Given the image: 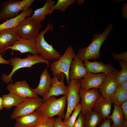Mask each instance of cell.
Returning <instances> with one entry per match:
<instances>
[{
	"instance_id": "1",
	"label": "cell",
	"mask_w": 127,
	"mask_h": 127,
	"mask_svg": "<svg viewBox=\"0 0 127 127\" xmlns=\"http://www.w3.org/2000/svg\"><path fill=\"white\" fill-rule=\"evenodd\" d=\"M113 27V24H110L102 33L93 35L91 44L86 48L79 49L75 56L82 62L92 59L95 60L99 58L101 47L111 32Z\"/></svg>"
},
{
	"instance_id": "2",
	"label": "cell",
	"mask_w": 127,
	"mask_h": 127,
	"mask_svg": "<svg viewBox=\"0 0 127 127\" xmlns=\"http://www.w3.org/2000/svg\"><path fill=\"white\" fill-rule=\"evenodd\" d=\"M67 103V95L58 99L55 96L49 97L36 110L43 118L53 117L57 115L64 119V110Z\"/></svg>"
},
{
	"instance_id": "3",
	"label": "cell",
	"mask_w": 127,
	"mask_h": 127,
	"mask_svg": "<svg viewBox=\"0 0 127 127\" xmlns=\"http://www.w3.org/2000/svg\"><path fill=\"white\" fill-rule=\"evenodd\" d=\"M8 61L11 66H13L12 70L10 73L7 75L2 74L1 79L6 83L8 84L9 82L13 83L12 79V76L17 70L24 67L31 68L34 64L40 63L46 64L48 67L49 66V62L43 58L40 55H28L26 58L21 59L19 57H14L9 59Z\"/></svg>"
},
{
	"instance_id": "4",
	"label": "cell",
	"mask_w": 127,
	"mask_h": 127,
	"mask_svg": "<svg viewBox=\"0 0 127 127\" xmlns=\"http://www.w3.org/2000/svg\"><path fill=\"white\" fill-rule=\"evenodd\" d=\"M53 25L48 23L45 29L38 34L35 40L36 48L38 54L43 58L49 61L51 60H58L61 56L60 53L56 50L52 44H49L45 40L44 35L49 30L52 31Z\"/></svg>"
},
{
	"instance_id": "5",
	"label": "cell",
	"mask_w": 127,
	"mask_h": 127,
	"mask_svg": "<svg viewBox=\"0 0 127 127\" xmlns=\"http://www.w3.org/2000/svg\"><path fill=\"white\" fill-rule=\"evenodd\" d=\"M75 55L72 46L70 45L59 59L50 64V70L52 75H60L61 73H64L67 85L70 80L69 76L70 69Z\"/></svg>"
},
{
	"instance_id": "6",
	"label": "cell",
	"mask_w": 127,
	"mask_h": 127,
	"mask_svg": "<svg viewBox=\"0 0 127 127\" xmlns=\"http://www.w3.org/2000/svg\"><path fill=\"white\" fill-rule=\"evenodd\" d=\"M35 0H8L2 1L0 10L1 19L6 20L14 18L19 14V12L29 8Z\"/></svg>"
},
{
	"instance_id": "7",
	"label": "cell",
	"mask_w": 127,
	"mask_h": 127,
	"mask_svg": "<svg viewBox=\"0 0 127 127\" xmlns=\"http://www.w3.org/2000/svg\"><path fill=\"white\" fill-rule=\"evenodd\" d=\"M42 26L40 22L26 18L15 28L16 31L19 39L35 40Z\"/></svg>"
},
{
	"instance_id": "8",
	"label": "cell",
	"mask_w": 127,
	"mask_h": 127,
	"mask_svg": "<svg viewBox=\"0 0 127 127\" xmlns=\"http://www.w3.org/2000/svg\"><path fill=\"white\" fill-rule=\"evenodd\" d=\"M67 86V107L64 122H65L70 116L72 111L79 103L80 98L79 91L80 87L79 79H70Z\"/></svg>"
},
{
	"instance_id": "9",
	"label": "cell",
	"mask_w": 127,
	"mask_h": 127,
	"mask_svg": "<svg viewBox=\"0 0 127 127\" xmlns=\"http://www.w3.org/2000/svg\"><path fill=\"white\" fill-rule=\"evenodd\" d=\"M43 103L42 99L38 96L27 97L16 107L10 118L12 119H16L19 116L31 113L35 111Z\"/></svg>"
},
{
	"instance_id": "10",
	"label": "cell",
	"mask_w": 127,
	"mask_h": 127,
	"mask_svg": "<svg viewBox=\"0 0 127 127\" xmlns=\"http://www.w3.org/2000/svg\"><path fill=\"white\" fill-rule=\"evenodd\" d=\"M97 88L86 90L80 87L79 94L81 99V112L84 116L93 110L96 101L101 96Z\"/></svg>"
},
{
	"instance_id": "11",
	"label": "cell",
	"mask_w": 127,
	"mask_h": 127,
	"mask_svg": "<svg viewBox=\"0 0 127 127\" xmlns=\"http://www.w3.org/2000/svg\"><path fill=\"white\" fill-rule=\"evenodd\" d=\"M119 71L118 69H115L107 75L99 88L102 96L109 99L115 93L117 86L115 77Z\"/></svg>"
},
{
	"instance_id": "12",
	"label": "cell",
	"mask_w": 127,
	"mask_h": 127,
	"mask_svg": "<svg viewBox=\"0 0 127 127\" xmlns=\"http://www.w3.org/2000/svg\"><path fill=\"white\" fill-rule=\"evenodd\" d=\"M60 75L61 77L60 80H58V75L53 76L52 78L50 88L47 94L42 99L43 103L52 96H58L61 95H67V86L65 85L64 82V79L65 75L64 73H61Z\"/></svg>"
},
{
	"instance_id": "13",
	"label": "cell",
	"mask_w": 127,
	"mask_h": 127,
	"mask_svg": "<svg viewBox=\"0 0 127 127\" xmlns=\"http://www.w3.org/2000/svg\"><path fill=\"white\" fill-rule=\"evenodd\" d=\"M7 89L9 92L25 99L28 97H38L31 90L29 85L26 80L18 81L15 83L8 84Z\"/></svg>"
},
{
	"instance_id": "14",
	"label": "cell",
	"mask_w": 127,
	"mask_h": 127,
	"mask_svg": "<svg viewBox=\"0 0 127 127\" xmlns=\"http://www.w3.org/2000/svg\"><path fill=\"white\" fill-rule=\"evenodd\" d=\"M19 39L16 34L15 28L0 31V54H4L8 48Z\"/></svg>"
},
{
	"instance_id": "15",
	"label": "cell",
	"mask_w": 127,
	"mask_h": 127,
	"mask_svg": "<svg viewBox=\"0 0 127 127\" xmlns=\"http://www.w3.org/2000/svg\"><path fill=\"white\" fill-rule=\"evenodd\" d=\"M107 76L103 73L96 74L89 72L84 77L79 79L80 87L86 90L99 88Z\"/></svg>"
},
{
	"instance_id": "16",
	"label": "cell",
	"mask_w": 127,
	"mask_h": 127,
	"mask_svg": "<svg viewBox=\"0 0 127 127\" xmlns=\"http://www.w3.org/2000/svg\"><path fill=\"white\" fill-rule=\"evenodd\" d=\"M39 83L36 88H31L32 91L36 95L44 98L49 92L51 85L52 78L47 67L45 68L41 74Z\"/></svg>"
},
{
	"instance_id": "17",
	"label": "cell",
	"mask_w": 127,
	"mask_h": 127,
	"mask_svg": "<svg viewBox=\"0 0 127 127\" xmlns=\"http://www.w3.org/2000/svg\"><path fill=\"white\" fill-rule=\"evenodd\" d=\"M18 51L22 54L30 52L33 55L39 54L37 50L35 40H26L19 39L7 49Z\"/></svg>"
},
{
	"instance_id": "18",
	"label": "cell",
	"mask_w": 127,
	"mask_h": 127,
	"mask_svg": "<svg viewBox=\"0 0 127 127\" xmlns=\"http://www.w3.org/2000/svg\"><path fill=\"white\" fill-rule=\"evenodd\" d=\"M43 119L38 112L34 111L16 119L14 127H34Z\"/></svg>"
},
{
	"instance_id": "19",
	"label": "cell",
	"mask_w": 127,
	"mask_h": 127,
	"mask_svg": "<svg viewBox=\"0 0 127 127\" xmlns=\"http://www.w3.org/2000/svg\"><path fill=\"white\" fill-rule=\"evenodd\" d=\"M75 56L71 65L69 76L70 79H79L89 73L84 64Z\"/></svg>"
},
{
	"instance_id": "20",
	"label": "cell",
	"mask_w": 127,
	"mask_h": 127,
	"mask_svg": "<svg viewBox=\"0 0 127 127\" xmlns=\"http://www.w3.org/2000/svg\"><path fill=\"white\" fill-rule=\"evenodd\" d=\"M112 103L108 98L101 95L95 101L93 110L98 113L105 120L111 113Z\"/></svg>"
},
{
	"instance_id": "21",
	"label": "cell",
	"mask_w": 127,
	"mask_h": 127,
	"mask_svg": "<svg viewBox=\"0 0 127 127\" xmlns=\"http://www.w3.org/2000/svg\"><path fill=\"white\" fill-rule=\"evenodd\" d=\"M84 62V65L88 71L91 73L102 72L107 75L115 69L111 64H105L102 62H98L95 60L92 62L87 60Z\"/></svg>"
},
{
	"instance_id": "22",
	"label": "cell",
	"mask_w": 127,
	"mask_h": 127,
	"mask_svg": "<svg viewBox=\"0 0 127 127\" xmlns=\"http://www.w3.org/2000/svg\"><path fill=\"white\" fill-rule=\"evenodd\" d=\"M55 3L52 0H46V2L42 7L34 10L31 16L26 18L28 19H35L41 22L45 19L47 15L51 14L54 11L51 9Z\"/></svg>"
},
{
	"instance_id": "23",
	"label": "cell",
	"mask_w": 127,
	"mask_h": 127,
	"mask_svg": "<svg viewBox=\"0 0 127 127\" xmlns=\"http://www.w3.org/2000/svg\"><path fill=\"white\" fill-rule=\"evenodd\" d=\"M33 13V9L30 8L23 11L16 16L0 24V31L8 29L15 28L22 21L27 17L31 16Z\"/></svg>"
},
{
	"instance_id": "24",
	"label": "cell",
	"mask_w": 127,
	"mask_h": 127,
	"mask_svg": "<svg viewBox=\"0 0 127 127\" xmlns=\"http://www.w3.org/2000/svg\"><path fill=\"white\" fill-rule=\"evenodd\" d=\"M2 98L3 107L8 110L12 106H17L25 99L11 92L7 94L3 95Z\"/></svg>"
},
{
	"instance_id": "25",
	"label": "cell",
	"mask_w": 127,
	"mask_h": 127,
	"mask_svg": "<svg viewBox=\"0 0 127 127\" xmlns=\"http://www.w3.org/2000/svg\"><path fill=\"white\" fill-rule=\"evenodd\" d=\"M102 119L98 113L93 110L85 115L84 125L85 127H96L99 124Z\"/></svg>"
},
{
	"instance_id": "26",
	"label": "cell",
	"mask_w": 127,
	"mask_h": 127,
	"mask_svg": "<svg viewBox=\"0 0 127 127\" xmlns=\"http://www.w3.org/2000/svg\"><path fill=\"white\" fill-rule=\"evenodd\" d=\"M114 106L112 113L108 117L113 121L112 127H121L125 120L122 111L120 106L114 104Z\"/></svg>"
},
{
	"instance_id": "27",
	"label": "cell",
	"mask_w": 127,
	"mask_h": 127,
	"mask_svg": "<svg viewBox=\"0 0 127 127\" xmlns=\"http://www.w3.org/2000/svg\"><path fill=\"white\" fill-rule=\"evenodd\" d=\"M109 99L112 103L120 106L127 100V91L123 89L119 85L117 84V89L115 92Z\"/></svg>"
},
{
	"instance_id": "28",
	"label": "cell",
	"mask_w": 127,
	"mask_h": 127,
	"mask_svg": "<svg viewBox=\"0 0 127 127\" xmlns=\"http://www.w3.org/2000/svg\"><path fill=\"white\" fill-rule=\"evenodd\" d=\"M119 66L121 67L115 77L118 84H120L127 81V62L123 60L119 61Z\"/></svg>"
},
{
	"instance_id": "29",
	"label": "cell",
	"mask_w": 127,
	"mask_h": 127,
	"mask_svg": "<svg viewBox=\"0 0 127 127\" xmlns=\"http://www.w3.org/2000/svg\"><path fill=\"white\" fill-rule=\"evenodd\" d=\"M76 2V0H58L51 9L53 11L58 10L64 12L69 6L75 4Z\"/></svg>"
},
{
	"instance_id": "30",
	"label": "cell",
	"mask_w": 127,
	"mask_h": 127,
	"mask_svg": "<svg viewBox=\"0 0 127 127\" xmlns=\"http://www.w3.org/2000/svg\"><path fill=\"white\" fill-rule=\"evenodd\" d=\"M81 103H79L76 107L71 116H70L64 123L66 127H73L76 119L81 111Z\"/></svg>"
},
{
	"instance_id": "31",
	"label": "cell",
	"mask_w": 127,
	"mask_h": 127,
	"mask_svg": "<svg viewBox=\"0 0 127 127\" xmlns=\"http://www.w3.org/2000/svg\"><path fill=\"white\" fill-rule=\"evenodd\" d=\"M54 119L53 117L43 118L34 127H54Z\"/></svg>"
},
{
	"instance_id": "32",
	"label": "cell",
	"mask_w": 127,
	"mask_h": 127,
	"mask_svg": "<svg viewBox=\"0 0 127 127\" xmlns=\"http://www.w3.org/2000/svg\"><path fill=\"white\" fill-rule=\"evenodd\" d=\"M111 55L115 60L119 61L120 60H123L127 62V51L124 52H120L119 54L113 52L111 53Z\"/></svg>"
},
{
	"instance_id": "33",
	"label": "cell",
	"mask_w": 127,
	"mask_h": 127,
	"mask_svg": "<svg viewBox=\"0 0 127 127\" xmlns=\"http://www.w3.org/2000/svg\"><path fill=\"white\" fill-rule=\"evenodd\" d=\"M78 116L73 127H85L84 123L85 116L80 112Z\"/></svg>"
},
{
	"instance_id": "34",
	"label": "cell",
	"mask_w": 127,
	"mask_h": 127,
	"mask_svg": "<svg viewBox=\"0 0 127 127\" xmlns=\"http://www.w3.org/2000/svg\"><path fill=\"white\" fill-rule=\"evenodd\" d=\"M54 127H66L62 120V119L58 117L54 118Z\"/></svg>"
},
{
	"instance_id": "35",
	"label": "cell",
	"mask_w": 127,
	"mask_h": 127,
	"mask_svg": "<svg viewBox=\"0 0 127 127\" xmlns=\"http://www.w3.org/2000/svg\"><path fill=\"white\" fill-rule=\"evenodd\" d=\"M120 106L123 114L124 119L127 120V100L122 103Z\"/></svg>"
},
{
	"instance_id": "36",
	"label": "cell",
	"mask_w": 127,
	"mask_h": 127,
	"mask_svg": "<svg viewBox=\"0 0 127 127\" xmlns=\"http://www.w3.org/2000/svg\"><path fill=\"white\" fill-rule=\"evenodd\" d=\"M111 119L108 117L99 127H112L111 125Z\"/></svg>"
},
{
	"instance_id": "37",
	"label": "cell",
	"mask_w": 127,
	"mask_h": 127,
	"mask_svg": "<svg viewBox=\"0 0 127 127\" xmlns=\"http://www.w3.org/2000/svg\"><path fill=\"white\" fill-rule=\"evenodd\" d=\"M123 16L124 18H127V3H125L122 9Z\"/></svg>"
},
{
	"instance_id": "38",
	"label": "cell",
	"mask_w": 127,
	"mask_h": 127,
	"mask_svg": "<svg viewBox=\"0 0 127 127\" xmlns=\"http://www.w3.org/2000/svg\"><path fill=\"white\" fill-rule=\"evenodd\" d=\"M0 64H10V62L8 60H7L4 59L2 55L0 54Z\"/></svg>"
},
{
	"instance_id": "39",
	"label": "cell",
	"mask_w": 127,
	"mask_h": 127,
	"mask_svg": "<svg viewBox=\"0 0 127 127\" xmlns=\"http://www.w3.org/2000/svg\"><path fill=\"white\" fill-rule=\"evenodd\" d=\"M119 84L123 89L125 91H127V81Z\"/></svg>"
},
{
	"instance_id": "40",
	"label": "cell",
	"mask_w": 127,
	"mask_h": 127,
	"mask_svg": "<svg viewBox=\"0 0 127 127\" xmlns=\"http://www.w3.org/2000/svg\"><path fill=\"white\" fill-rule=\"evenodd\" d=\"M4 108L3 103L2 97H0V111L3 109Z\"/></svg>"
},
{
	"instance_id": "41",
	"label": "cell",
	"mask_w": 127,
	"mask_h": 127,
	"mask_svg": "<svg viewBox=\"0 0 127 127\" xmlns=\"http://www.w3.org/2000/svg\"><path fill=\"white\" fill-rule=\"evenodd\" d=\"M77 3L79 5H82L84 2V0H77Z\"/></svg>"
},
{
	"instance_id": "42",
	"label": "cell",
	"mask_w": 127,
	"mask_h": 127,
	"mask_svg": "<svg viewBox=\"0 0 127 127\" xmlns=\"http://www.w3.org/2000/svg\"><path fill=\"white\" fill-rule=\"evenodd\" d=\"M121 127H127V120L125 119Z\"/></svg>"
},
{
	"instance_id": "43",
	"label": "cell",
	"mask_w": 127,
	"mask_h": 127,
	"mask_svg": "<svg viewBox=\"0 0 127 127\" xmlns=\"http://www.w3.org/2000/svg\"><path fill=\"white\" fill-rule=\"evenodd\" d=\"M1 17H0V20H1Z\"/></svg>"
}]
</instances>
